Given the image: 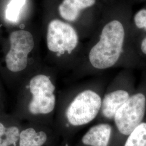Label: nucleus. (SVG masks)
<instances>
[{
	"label": "nucleus",
	"instance_id": "obj_1",
	"mask_svg": "<svg viewBox=\"0 0 146 146\" xmlns=\"http://www.w3.org/2000/svg\"><path fill=\"white\" fill-rule=\"evenodd\" d=\"M125 38V30L120 21L113 20L103 28L100 39L90 50V62L94 68L104 69L114 66L120 58Z\"/></svg>",
	"mask_w": 146,
	"mask_h": 146
},
{
	"label": "nucleus",
	"instance_id": "obj_2",
	"mask_svg": "<svg viewBox=\"0 0 146 146\" xmlns=\"http://www.w3.org/2000/svg\"><path fill=\"white\" fill-rule=\"evenodd\" d=\"M101 104L100 96L92 90H87L79 93L66 111L68 122L75 126L88 123L98 115Z\"/></svg>",
	"mask_w": 146,
	"mask_h": 146
},
{
	"label": "nucleus",
	"instance_id": "obj_3",
	"mask_svg": "<svg viewBox=\"0 0 146 146\" xmlns=\"http://www.w3.org/2000/svg\"><path fill=\"white\" fill-rule=\"evenodd\" d=\"M32 99L28 110L33 115L48 114L54 110L56 99L55 87L50 78L45 75H37L31 78L29 82Z\"/></svg>",
	"mask_w": 146,
	"mask_h": 146
},
{
	"label": "nucleus",
	"instance_id": "obj_4",
	"mask_svg": "<svg viewBox=\"0 0 146 146\" xmlns=\"http://www.w3.org/2000/svg\"><path fill=\"white\" fill-rule=\"evenodd\" d=\"M146 110V98L143 94L131 97L117 111L114 116L115 124L122 134L129 135L141 123Z\"/></svg>",
	"mask_w": 146,
	"mask_h": 146
},
{
	"label": "nucleus",
	"instance_id": "obj_5",
	"mask_svg": "<svg viewBox=\"0 0 146 146\" xmlns=\"http://www.w3.org/2000/svg\"><path fill=\"white\" fill-rule=\"evenodd\" d=\"M11 48L5 56L7 68L12 72L25 69L28 64V56L34 46L33 35L29 31H17L9 37Z\"/></svg>",
	"mask_w": 146,
	"mask_h": 146
},
{
	"label": "nucleus",
	"instance_id": "obj_6",
	"mask_svg": "<svg viewBox=\"0 0 146 146\" xmlns=\"http://www.w3.org/2000/svg\"><path fill=\"white\" fill-rule=\"evenodd\" d=\"M47 47L52 52L70 54L78 43V36L75 29L68 23L58 20L51 21L48 26Z\"/></svg>",
	"mask_w": 146,
	"mask_h": 146
},
{
	"label": "nucleus",
	"instance_id": "obj_7",
	"mask_svg": "<svg viewBox=\"0 0 146 146\" xmlns=\"http://www.w3.org/2000/svg\"><path fill=\"white\" fill-rule=\"evenodd\" d=\"M129 98V94L125 90H119L107 94L101 104V111L105 117L111 119L116 113Z\"/></svg>",
	"mask_w": 146,
	"mask_h": 146
},
{
	"label": "nucleus",
	"instance_id": "obj_8",
	"mask_svg": "<svg viewBox=\"0 0 146 146\" xmlns=\"http://www.w3.org/2000/svg\"><path fill=\"white\" fill-rule=\"evenodd\" d=\"M111 133L108 124L102 123L90 128L82 137L84 145L90 146H108Z\"/></svg>",
	"mask_w": 146,
	"mask_h": 146
},
{
	"label": "nucleus",
	"instance_id": "obj_9",
	"mask_svg": "<svg viewBox=\"0 0 146 146\" xmlns=\"http://www.w3.org/2000/svg\"><path fill=\"white\" fill-rule=\"evenodd\" d=\"M96 0H64L58 7L60 15L69 21L76 20L82 9L94 5Z\"/></svg>",
	"mask_w": 146,
	"mask_h": 146
},
{
	"label": "nucleus",
	"instance_id": "obj_10",
	"mask_svg": "<svg viewBox=\"0 0 146 146\" xmlns=\"http://www.w3.org/2000/svg\"><path fill=\"white\" fill-rule=\"evenodd\" d=\"M47 135L42 131L36 132L32 128L20 133L19 146H42L47 141Z\"/></svg>",
	"mask_w": 146,
	"mask_h": 146
},
{
	"label": "nucleus",
	"instance_id": "obj_11",
	"mask_svg": "<svg viewBox=\"0 0 146 146\" xmlns=\"http://www.w3.org/2000/svg\"><path fill=\"white\" fill-rule=\"evenodd\" d=\"M20 131L17 127H6L0 122V146H10L19 140Z\"/></svg>",
	"mask_w": 146,
	"mask_h": 146
},
{
	"label": "nucleus",
	"instance_id": "obj_12",
	"mask_svg": "<svg viewBox=\"0 0 146 146\" xmlns=\"http://www.w3.org/2000/svg\"><path fill=\"white\" fill-rule=\"evenodd\" d=\"M124 146H146V123H141L131 133Z\"/></svg>",
	"mask_w": 146,
	"mask_h": 146
},
{
	"label": "nucleus",
	"instance_id": "obj_13",
	"mask_svg": "<svg viewBox=\"0 0 146 146\" xmlns=\"http://www.w3.org/2000/svg\"><path fill=\"white\" fill-rule=\"evenodd\" d=\"M26 0H11L5 11V17L8 21L15 22L18 20Z\"/></svg>",
	"mask_w": 146,
	"mask_h": 146
},
{
	"label": "nucleus",
	"instance_id": "obj_14",
	"mask_svg": "<svg viewBox=\"0 0 146 146\" xmlns=\"http://www.w3.org/2000/svg\"><path fill=\"white\" fill-rule=\"evenodd\" d=\"M134 22L137 28H145L146 30V9H142L136 14Z\"/></svg>",
	"mask_w": 146,
	"mask_h": 146
},
{
	"label": "nucleus",
	"instance_id": "obj_15",
	"mask_svg": "<svg viewBox=\"0 0 146 146\" xmlns=\"http://www.w3.org/2000/svg\"><path fill=\"white\" fill-rule=\"evenodd\" d=\"M141 50L145 54H146V37L145 38L141 43Z\"/></svg>",
	"mask_w": 146,
	"mask_h": 146
}]
</instances>
